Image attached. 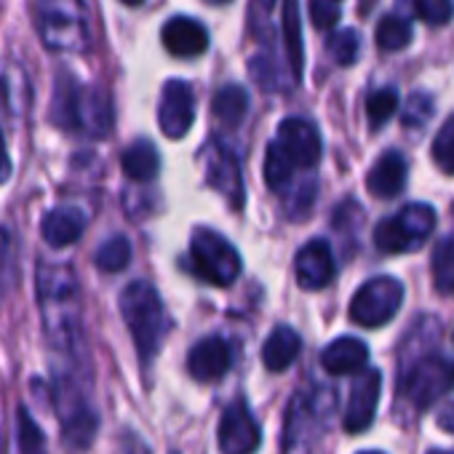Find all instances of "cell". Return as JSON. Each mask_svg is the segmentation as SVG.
Returning a JSON list of instances; mask_svg holds the SVG:
<instances>
[{"label": "cell", "instance_id": "cell-1", "mask_svg": "<svg viewBox=\"0 0 454 454\" xmlns=\"http://www.w3.org/2000/svg\"><path fill=\"white\" fill-rule=\"evenodd\" d=\"M121 316L134 337L142 364H150L160 350V342L168 332L166 308L158 292L147 281H131L121 292Z\"/></svg>", "mask_w": 454, "mask_h": 454}, {"label": "cell", "instance_id": "cell-2", "mask_svg": "<svg viewBox=\"0 0 454 454\" xmlns=\"http://www.w3.org/2000/svg\"><path fill=\"white\" fill-rule=\"evenodd\" d=\"M54 121L62 129H78L91 137H105L113 126L110 97L102 89L81 86L70 81L62 83L54 97Z\"/></svg>", "mask_w": 454, "mask_h": 454}, {"label": "cell", "instance_id": "cell-3", "mask_svg": "<svg viewBox=\"0 0 454 454\" xmlns=\"http://www.w3.org/2000/svg\"><path fill=\"white\" fill-rule=\"evenodd\" d=\"M38 33L51 51H86L89 20L83 0H38Z\"/></svg>", "mask_w": 454, "mask_h": 454}, {"label": "cell", "instance_id": "cell-4", "mask_svg": "<svg viewBox=\"0 0 454 454\" xmlns=\"http://www.w3.org/2000/svg\"><path fill=\"white\" fill-rule=\"evenodd\" d=\"M435 227V211L427 203H409L393 219L374 227V247L382 254H406L425 247Z\"/></svg>", "mask_w": 454, "mask_h": 454}, {"label": "cell", "instance_id": "cell-5", "mask_svg": "<svg viewBox=\"0 0 454 454\" xmlns=\"http://www.w3.org/2000/svg\"><path fill=\"white\" fill-rule=\"evenodd\" d=\"M190 260L195 273L211 286H231L241 273V257L231 241L208 227H198L190 239Z\"/></svg>", "mask_w": 454, "mask_h": 454}, {"label": "cell", "instance_id": "cell-6", "mask_svg": "<svg viewBox=\"0 0 454 454\" xmlns=\"http://www.w3.org/2000/svg\"><path fill=\"white\" fill-rule=\"evenodd\" d=\"M401 302H403L401 281H395L390 276H377L356 292V297L350 302V318L358 326L377 329L398 313Z\"/></svg>", "mask_w": 454, "mask_h": 454}, {"label": "cell", "instance_id": "cell-7", "mask_svg": "<svg viewBox=\"0 0 454 454\" xmlns=\"http://www.w3.org/2000/svg\"><path fill=\"white\" fill-rule=\"evenodd\" d=\"M451 387H454V364L441 356L419 358L403 377V398H409V403L417 411L430 409L438 398L451 393Z\"/></svg>", "mask_w": 454, "mask_h": 454}, {"label": "cell", "instance_id": "cell-8", "mask_svg": "<svg viewBox=\"0 0 454 454\" xmlns=\"http://www.w3.org/2000/svg\"><path fill=\"white\" fill-rule=\"evenodd\" d=\"M203 171L211 190H216L231 208L244 206V176L239 158L219 142H208L203 147Z\"/></svg>", "mask_w": 454, "mask_h": 454}, {"label": "cell", "instance_id": "cell-9", "mask_svg": "<svg viewBox=\"0 0 454 454\" xmlns=\"http://www.w3.org/2000/svg\"><path fill=\"white\" fill-rule=\"evenodd\" d=\"M262 443V430L244 398H236L219 419L222 454H254Z\"/></svg>", "mask_w": 454, "mask_h": 454}, {"label": "cell", "instance_id": "cell-10", "mask_svg": "<svg viewBox=\"0 0 454 454\" xmlns=\"http://www.w3.org/2000/svg\"><path fill=\"white\" fill-rule=\"evenodd\" d=\"M195 121V97L184 81H168L158 105V126L168 139H182Z\"/></svg>", "mask_w": 454, "mask_h": 454}, {"label": "cell", "instance_id": "cell-11", "mask_svg": "<svg viewBox=\"0 0 454 454\" xmlns=\"http://www.w3.org/2000/svg\"><path fill=\"white\" fill-rule=\"evenodd\" d=\"M380 393H382V374L377 369L358 372V377L350 387L348 409H345V430L348 433H361L372 425V419L377 414Z\"/></svg>", "mask_w": 454, "mask_h": 454}, {"label": "cell", "instance_id": "cell-12", "mask_svg": "<svg viewBox=\"0 0 454 454\" xmlns=\"http://www.w3.org/2000/svg\"><path fill=\"white\" fill-rule=\"evenodd\" d=\"M278 142L292 155L300 168H313L321 160V137L318 129L305 118H286L278 126Z\"/></svg>", "mask_w": 454, "mask_h": 454}, {"label": "cell", "instance_id": "cell-13", "mask_svg": "<svg viewBox=\"0 0 454 454\" xmlns=\"http://www.w3.org/2000/svg\"><path fill=\"white\" fill-rule=\"evenodd\" d=\"M231 364H233V353L222 337H203L200 342L192 345L187 356V372L198 382H214L224 377Z\"/></svg>", "mask_w": 454, "mask_h": 454}, {"label": "cell", "instance_id": "cell-14", "mask_svg": "<svg viewBox=\"0 0 454 454\" xmlns=\"http://www.w3.org/2000/svg\"><path fill=\"white\" fill-rule=\"evenodd\" d=\"M160 41L166 46V51L171 57L179 59H192L200 57L208 49V33L198 20L190 17H174L163 25L160 30Z\"/></svg>", "mask_w": 454, "mask_h": 454}, {"label": "cell", "instance_id": "cell-15", "mask_svg": "<svg viewBox=\"0 0 454 454\" xmlns=\"http://www.w3.org/2000/svg\"><path fill=\"white\" fill-rule=\"evenodd\" d=\"M294 270H297V284L308 292H318L329 286V281L334 278V257L329 244L321 239L305 244L297 254Z\"/></svg>", "mask_w": 454, "mask_h": 454}, {"label": "cell", "instance_id": "cell-16", "mask_svg": "<svg viewBox=\"0 0 454 454\" xmlns=\"http://www.w3.org/2000/svg\"><path fill=\"white\" fill-rule=\"evenodd\" d=\"M83 231H86V214L75 206L51 208L41 222V236L54 249L73 247L83 236Z\"/></svg>", "mask_w": 454, "mask_h": 454}, {"label": "cell", "instance_id": "cell-17", "mask_svg": "<svg viewBox=\"0 0 454 454\" xmlns=\"http://www.w3.org/2000/svg\"><path fill=\"white\" fill-rule=\"evenodd\" d=\"M369 364V348L358 337H340L329 342L321 353V366L324 372L342 377V374H358Z\"/></svg>", "mask_w": 454, "mask_h": 454}, {"label": "cell", "instance_id": "cell-18", "mask_svg": "<svg viewBox=\"0 0 454 454\" xmlns=\"http://www.w3.org/2000/svg\"><path fill=\"white\" fill-rule=\"evenodd\" d=\"M406 184V160L401 153L390 150L385 155L377 158V163L372 166L369 176H366V187L374 198H395Z\"/></svg>", "mask_w": 454, "mask_h": 454}, {"label": "cell", "instance_id": "cell-19", "mask_svg": "<svg viewBox=\"0 0 454 454\" xmlns=\"http://www.w3.org/2000/svg\"><path fill=\"white\" fill-rule=\"evenodd\" d=\"M302 350V337L292 326H278L262 345V361L270 372H286Z\"/></svg>", "mask_w": 454, "mask_h": 454}, {"label": "cell", "instance_id": "cell-20", "mask_svg": "<svg viewBox=\"0 0 454 454\" xmlns=\"http://www.w3.org/2000/svg\"><path fill=\"white\" fill-rule=\"evenodd\" d=\"M211 110H214V118L219 126L224 129H236L244 123L247 118V110H249V94L247 89L236 86V83H227L216 91L214 102H211Z\"/></svg>", "mask_w": 454, "mask_h": 454}, {"label": "cell", "instance_id": "cell-21", "mask_svg": "<svg viewBox=\"0 0 454 454\" xmlns=\"http://www.w3.org/2000/svg\"><path fill=\"white\" fill-rule=\"evenodd\" d=\"M121 166H123V174L134 182H150L158 168H160V158H158V150L153 142L147 139H137L126 147L123 158H121Z\"/></svg>", "mask_w": 454, "mask_h": 454}, {"label": "cell", "instance_id": "cell-22", "mask_svg": "<svg viewBox=\"0 0 454 454\" xmlns=\"http://www.w3.org/2000/svg\"><path fill=\"white\" fill-rule=\"evenodd\" d=\"M97 427H99V417L94 414V409H89L86 403H78L65 417V446L70 451L89 449L97 435Z\"/></svg>", "mask_w": 454, "mask_h": 454}, {"label": "cell", "instance_id": "cell-23", "mask_svg": "<svg viewBox=\"0 0 454 454\" xmlns=\"http://www.w3.org/2000/svg\"><path fill=\"white\" fill-rule=\"evenodd\" d=\"M284 46H286V57L292 65V75H294V81H300L305 51H302V25H300L297 0H284Z\"/></svg>", "mask_w": 454, "mask_h": 454}, {"label": "cell", "instance_id": "cell-24", "mask_svg": "<svg viewBox=\"0 0 454 454\" xmlns=\"http://www.w3.org/2000/svg\"><path fill=\"white\" fill-rule=\"evenodd\" d=\"M433 286L438 294L449 297L454 294V239H443L433 249Z\"/></svg>", "mask_w": 454, "mask_h": 454}, {"label": "cell", "instance_id": "cell-25", "mask_svg": "<svg viewBox=\"0 0 454 454\" xmlns=\"http://www.w3.org/2000/svg\"><path fill=\"white\" fill-rule=\"evenodd\" d=\"M294 160L292 155L281 147V142H270L268 145V155H265V182L270 190H284L292 182V171H294Z\"/></svg>", "mask_w": 454, "mask_h": 454}, {"label": "cell", "instance_id": "cell-26", "mask_svg": "<svg viewBox=\"0 0 454 454\" xmlns=\"http://www.w3.org/2000/svg\"><path fill=\"white\" fill-rule=\"evenodd\" d=\"M374 38L382 51H401L411 41V25H409V20H403L398 14H387L380 20Z\"/></svg>", "mask_w": 454, "mask_h": 454}, {"label": "cell", "instance_id": "cell-27", "mask_svg": "<svg viewBox=\"0 0 454 454\" xmlns=\"http://www.w3.org/2000/svg\"><path fill=\"white\" fill-rule=\"evenodd\" d=\"M94 262H97V268L102 273H121V270H126L129 262H131V244H129V239H123V236L107 239L97 249V260Z\"/></svg>", "mask_w": 454, "mask_h": 454}, {"label": "cell", "instance_id": "cell-28", "mask_svg": "<svg viewBox=\"0 0 454 454\" xmlns=\"http://www.w3.org/2000/svg\"><path fill=\"white\" fill-rule=\"evenodd\" d=\"M17 441H20V454H46V435L25 406H20Z\"/></svg>", "mask_w": 454, "mask_h": 454}, {"label": "cell", "instance_id": "cell-29", "mask_svg": "<svg viewBox=\"0 0 454 454\" xmlns=\"http://www.w3.org/2000/svg\"><path fill=\"white\" fill-rule=\"evenodd\" d=\"M395 110H398V94H395V89H377L366 99V118H369L372 129L385 126L395 115Z\"/></svg>", "mask_w": 454, "mask_h": 454}, {"label": "cell", "instance_id": "cell-30", "mask_svg": "<svg viewBox=\"0 0 454 454\" xmlns=\"http://www.w3.org/2000/svg\"><path fill=\"white\" fill-rule=\"evenodd\" d=\"M358 49H361V41H358L356 30H337L329 38V54L342 67H348L358 59Z\"/></svg>", "mask_w": 454, "mask_h": 454}, {"label": "cell", "instance_id": "cell-31", "mask_svg": "<svg viewBox=\"0 0 454 454\" xmlns=\"http://www.w3.org/2000/svg\"><path fill=\"white\" fill-rule=\"evenodd\" d=\"M409 6L414 9V14L433 25V27H441L446 25L451 17H454V4L451 0H409Z\"/></svg>", "mask_w": 454, "mask_h": 454}, {"label": "cell", "instance_id": "cell-32", "mask_svg": "<svg viewBox=\"0 0 454 454\" xmlns=\"http://www.w3.org/2000/svg\"><path fill=\"white\" fill-rule=\"evenodd\" d=\"M433 160L441 171L454 174V118L441 126L433 139Z\"/></svg>", "mask_w": 454, "mask_h": 454}, {"label": "cell", "instance_id": "cell-33", "mask_svg": "<svg viewBox=\"0 0 454 454\" xmlns=\"http://www.w3.org/2000/svg\"><path fill=\"white\" fill-rule=\"evenodd\" d=\"M430 115H433V102H430V97L414 94V97H409V102H406L403 126H409V129H422V126L430 121Z\"/></svg>", "mask_w": 454, "mask_h": 454}, {"label": "cell", "instance_id": "cell-34", "mask_svg": "<svg viewBox=\"0 0 454 454\" xmlns=\"http://www.w3.org/2000/svg\"><path fill=\"white\" fill-rule=\"evenodd\" d=\"M340 20L337 0H310V22L316 30H332Z\"/></svg>", "mask_w": 454, "mask_h": 454}, {"label": "cell", "instance_id": "cell-35", "mask_svg": "<svg viewBox=\"0 0 454 454\" xmlns=\"http://www.w3.org/2000/svg\"><path fill=\"white\" fill-rule=\"evenodd\" d=\"M9 252H12V239L9 233L0 227V284H4V270H6V262H9Z\"/></svg>", "mask_w": 454, "mask_h": 454}, {"label": "cell", "instance_id": "cell-36", "mask_svg": "<svg viewBox=\"0 0 454 454\" xmlns=\"http://www.w3.org/2000/svg\"><path fill=\"white\" fill-rule=\"evenodd\" d=\"M438 427L446 430V433H454V401L446 403V406L438 411Z\"/></svg>", "mask_w": 454, "mask_h": 454}, {"label": "cell", "instance_id": "cell-37", "mask_svg": "<svg viewBox=\"0 0 454 454\" xmlns=\"http://www.w3.org/2000/svg\"><path fill=\"white\" fill-rule=\"evenodd\" d=\"M12 174V158H9V150H6V139L0 134V182H6Z\"/></svg>", "mask_w": 454, "mask_h": 454}, {"label": "cell", "instance_id": "cell-38", "mask_svg": "<svg viewBox=\"0 0 454 454\" xmlns=\"http://www.w3.org/2000/svg\"><path fill=\"white\" fill-rule=\"evenodd\" d=\"M273 6H276V0H254V9H262V14L273 12Z\"/></svg>", "mask_w": 454, "mask_h": 454}, {"label": "cell", "instance_id": "cell-39", "mask_svg": "<svg viewBox=\"0 0 454 454\" xmlns=\"http://www.w3.org/2000/svg\"><path fill=\"white\" fill-rule=\"evenodd\" d=\"M206 4H211V6H224V4H231V0H206Z\"/></svg>", "mask_w": 454, "mask_h": 454}, {"label": "cell", "instance_id": "cell-40", "mask_svg": "<svg viewBox=\"0 0 454 454\" xmlns=\"http://www.w3.org/2000/svg\"><path fill=\"white\" fill-rule=\"evenodd\" d=\"M121 4H126V6H139L142 0H121Z\"/></svg>", "mask_w": 454, "mask_h": 454}, {"label": "cell", "instance_id": "cell-41", "mask_svg": "<svg viewBox=\"0 0 454 454\" xmlns=\"http://www.w3.org/2000/svg\"><path fill=\"white\" fill-rule=\"evenodd\" d=\"M427 454H451V451H443V449H433V451H427Z\"/></svg>", "mask_w": 454, "mask_h": 454}, {"label": "cell", "instance_id": "cell-42", "mask_svg": "<svg viewBox=\"0 0 454 454\" xmlns=\"http://www.w3.org/2000/svg\"><path fill=\"white\" fill-rule=\"evenodd\" d=\"M361 4H364V9H369V6L374 4V0H361Z\"/></svg>", "mask_w": 454, "mask_h": 454}, {"label": "cell", "instance_id": "cell-43", "mask_svg": "<svg viewBox=\"0 0 454 454\" xmlns=\"http://www.w3.org/2000/svg\"><path fill=\"white\" fill-rule=\"evenodd\" d=\"M361 454H385V451H361Z\"/></svg>", "mask_w": 454, "mask_h": 454}]
</instances>
